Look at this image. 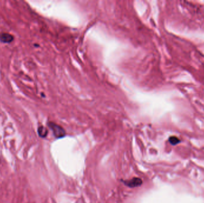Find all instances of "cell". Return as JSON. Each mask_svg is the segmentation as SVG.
Returning <instances> with one entry per match:
<instances>
[{
    "label": "cell",
    "mask_w": 204,
    "mask_h": 203,
    "mask_svg": "<svg viewBox=\"0 0 204 203\" xmlns=\"http://www.w3.org/2000/svg\"><path fill=\"white\" fill-rule=\"evenodd\" d=\"M48 125L53 132V135L56 138H62L65 136L66 132L65 129L59 124H56L53 122H49Z\"/></svg>",
    "instance_id": "1"
},
{
    "label": "cell",
    "mask_w": 204,
    "mask_h": 203,
    "mask_svg": "<svg viewBox=\"0 0 204 203\" xmlns=\"http://www.w3.org/2000/svg\"><path fill=\"white\" fill-rule=\"evenodd\" d=\"M122 182L127 186L131 188H134L140 186L143 183V181H142V179H140L139 177H133L130 180L122 181Z\"/></svg>",
    "instance_id": "2"
},
{
    "label": "cell",
    "mask_w": 204,
    "mask_h": 203,
    "mask_svg": "<svg viewBox=\"0 0 204 203\" xmlns=\"http://www.w3.org/2000/svg\"><path fill=\"white\" fill-rule=\"evenodd\" d=\"M13 36L9 33L2 32L0 33V41L2 43L9 44L13 42Z\"/></svg>",
    "instance_id": "3"
},
{
    "label": "cell",
    "mask_w": 204,
    "mask_h": 203,
    "mask_svg": "<svg viewBox=\"0 0 204 203\" xmlns=\"http://www.w3.org/2000/svg\"><path fill=\"white\" fill-rule=\"evenodd\" d=\"M38 133L40 137L42 138H46L48 135V130L44 126H40L38 128Z\"/></svg>",
    "instance_id": "4"
},
{
    "label": "cell",
    "mask_w": 204,
    "mask_h": 203,
    "mask_svg": "<svg viewBox=\"0 0 204 203\" xmlns=\"http://www.w3.org/2000/svg\"><path fill=\"white\" fill-rule=\"evenodd\" d=\"M169 142L172 145H176L180 143V139L176 137H171L169 138Z\"/></svg>",
    "instance_id": "5"
},
{
    "label": "cell",
    "mask_w": 204,
    "mask_h": 203,
    "mask_svg": "<svg viewBox=\"0 0 204 203\" xmlns=\"http://www.w3.org/2000/svg\"><path fill=\"white\" fill-rule=\"evenodd\" d=\"M0 162H1V161H0Z\"/></svg>",
    "instance_id": "6"
}]
</instances>
